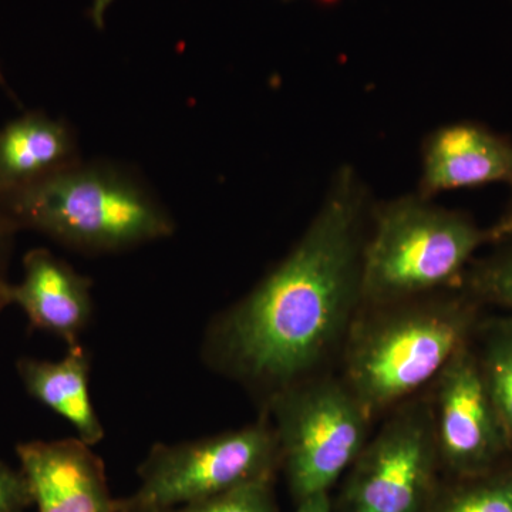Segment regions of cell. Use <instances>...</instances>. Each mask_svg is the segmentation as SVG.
Wrapping results in <instances>:
<instances>
[{
	"label": "cell",
	"instance_id": "1",
	"mask_svg": "<svg viewBox=\"0 0 512 512\" xmlns=\"http://www.w3.org/2000/svg\"><path fill=\"white\" fill-rule=\"evenodd\" d=\"M370 211L359 174L336 171L295 248L211 329L207 353L217 369L264 394L266 403L328 372L362 306Z\"/></svg>",
	"mask_w": 512,
	"mask_h": 512
},
{
	"label": "cell",
	"instance_id": "2",
	"mask_svg": "<svg viewBox=\"0 0 512 512\" xmlns=\"http://www.w3.org/2000/svg\"><path fill=\"white\" fill-rule=\"evenodd\" d=\"M473 305L453 289L360 306L340 350V377L373 419L434 382L470 342Z\"/></svg>",
	"mask_w": 512,
	"mask_h": 512
},
{
	"label": "cell",
	"instance_id": "3",
	"mask_svg": "<svg viewBox=\"0 0 512 512\" xmlns=\"http://www.w3.org/2000/svg\"><path fill=\"white\" fill-rule=\"evenodd\" d=\"M0 212L66 247L114 252L168 237L170 215L138 181L110 165L79 161L0 194Z\"/></svg>",
	"mask_w": 512,
	"mask_h": 512
},
{
	"label": "cell",
	"instance_id": "4",
	"mask_svg": "<svg viewBox=\"0 0 512 512\" xmlns=\"http://www.w3.org/2000/svg\"><path fill=\"white\" fill-rule=\"evenodd\" d=\"M494 238L419 192L377 205L363 247L362 306L453 289L477 249Z\"/></svg>",
	"mask_w": 512,
	"mask_h": 512
},
{
	"label": "cell",
	"instance_id": "5",
	"mask_svg": "<svg viewBox=\"0 0 512 512\" xmlns=\"http://www.w3.org/2000/svg\"><path fill=\"white\" fill-rule=\"evenodd\" d=\"M266 404L296 503L329 494L372 436L375 419L340 375L308 377Z\"/></svg>",
	"mask_w": 512,
	"mask_h": 512
},
{
	"label": "cell",
	"instance_id": "6",
	"mask_svg": "<svg viewBox=\"0 0 512 512\" xmlns=\"http://www.w3.org/2000/svg\"><path fill=\"white\" fill-rule=\"evenodd\" d=\"M346 471L333 512H426L441 470L429 397L390 410Z\"/></svg>",
	"mask_w": 512,
	"mask_h": 512
},
{
	"label": "cell",
	"instance_id": "7",
	"mask_svg": "<svg viewBox=\"0 0 512 512\" xmlns=\"http://www.w3.org/2000/svg\"><path fill=\"white\" fill-rule=\"evenodd\" d=\"M279 466L274 426L262 420L207 439L158 444L138 468L140 485L128 500L140 507L175 510L274 477Z\"/></svg>",
	"mask_w": 512,
	"mask_h": 512
},
{
	"label": "cell",
	"instance_id": "8",
	"mask_svg": "<svg viewBox=\"0 0 512 512\" xmlns=\"http://www.w3.org/2000/svg\"><path fill=\"white\" fill-rule=\"evenodd\" d=\"M441 470L457 478L494 470L512 446L470 343L426 389Z\"/></svg>",
	"mask_w": 512,
	"mask_h": 512
},
{
	"label": "cell",
	"instance_id": "9",
	"mask_svg": "<svg viewBox=\"0 0 512 512\" xmlns=\"http://www.w3.org/2000/svg\"><path fill=\"white\" fill-rule=\"evenodd\" d=\"M39 512H119L103 461L79 439L29 441L16 447Z\"/></svg>",
	"mask_w": 512,
	"mask_h": 512
},
{
	"label": "cell",
	"instance_id": "10",
	"mask_svg": "<svg viewBox=\"0 0 512 512\" xmlns=\"http://www.w3.org/2000/svg\"><path fill=\"white\" fill-rule=\"evenodd\" d=\"M512 184V141L481 124H447L434 130L423 144L419 194L481 185Z\"/></svg>",
	"mask_w": 512,
	"mask_h": 512
},
{
	"label": "cell",
	"instance_id": "11",
	"mask_svg": "<svg viewBox=\"0 0 512 512\" xmlns=\"http://www.w3.org/2000/svg\"><path fill=\"white\" fill-rule=\"evenodd\" d=\"M22 282L8 285L6 305H18L30 325L79 345L92 316V282L46 249H32L23 259Z\"/></svg>",
	"mask_w": 512,
	"mask_h": 512
},
{
	"label": "cell",
	"instance_id": "12",
	"mask_svg": "<svg viewBox=\"0 0 512 512\" xmlns=\"http://www.w3.org/2000/svg\"><path fill=\"white\" fill-rule=\"evenodd\" d=\"M77 163L70 127L29 111L0 128V194L35 183Z\"/></svg>",
	"mask_w": 512,
	"mask_h": 512
},
{
	"label": "cell",
	"instance_id": "13",
	"mask_svg": "<svg viewBox=\"0 0 512 512\" xmlns=\"http://www.w3.org/2000/svg\"><path fill=\"white\" fill-rule=\"evenodd\" d=\"M89 356L80 345L57 362L20 359L18 373L23 386L37 402L69 421L79 440L90 447L103 440V424L97 416L89 390Z\"/></svg>",
	"mask_w": 512,
	"mask_h": 512
},
{
	"label": "cell",
	"instance_id": "14",
	"mask_svg": "<svg viewBox=\"0 0 512 512\" xmlns=\"http://www.w3.org/2000/svg\"><path fill=\"white\" fill-rule=\"evenodd\" d=\"M439 487L426 512H512V467Z\"/></svg>",
	"mask_w": 512,
	"mask_h": 512
},
{
	"label": "cell",
	"instance_id": "15",
	"mask_svg": "<svg viewBox=\"0 0 512 512\" xmlns=\"http://www.w3.org/2000/svg\"><path fill=\"white\" fill-rule=\"evenodd\" d=\"M477 359L512 443V316L488 328Z\"/></svg>",
	"mask_w": 512,
	"mask_h": 512
},
{
	"label": "cell",
	"instance_id": "16",
	"mask_svg": "<svg viewBox=\"0 0 512 512\" xmlns=\"http://www.w3.org/2000/svg\"><path fill=\"white\" fill-rule=\"evenodd\" d=\"M272 483L274 477L259 478L170 512H276Z\"/></svg>",
	"mask_w": 512,
	"mask_h": 512
},
{
	"label": "cell",
	"instance_id": "17",
	"mask_svg": "<svg viewBox=\"0 0 512 512\" xmlns=\"http://www.w3.org/2000/svg\"><path fill=\"white\" fill-rule=\"evenodd\" d=\"M468 284L471 291L481 298L512 309V251L478 266Z\"/></svg>",
	"mask_w": 512,
	"mask_h": 512
},
{
	"label": "cell",
	"instance_id": "18",
	"mask_svg": "<svg viewBox=\"0 0 512 512\" xmlns=\"http://www.w3.org/2000/svg\"><path fill=\"white\" fill-rule=\"evenodd\" d=\"M33 505L32 491L23 471L0 461V512H25Z\"/></svg>",
	"mask_w": 512,
	"mask_h": 512
},
{
	"label": "cell",
	"instance_id": "19",
	"mask_svg": "<svg viewBox=\"0 0 512 512\" xmlns=\"http://www.w3.org/2000/svg\"><path fill=\"white\" fill-rule=\"evenodd\" d=\"M16 229L8 220L5 215L0 212V311L6 305V288L9 282L6 281V269H8L10 248H12V238Z\"/></svg>",
	"mask_w": 512,
	"mask_h": 512
},
{
	"label": "cell",
	"instance_id": "20",
	"mask_svg": "<svg viewBox=\"0 0 512 512\" xmlns=\"http://www.w3.org/2000/svg\"><path fill=\"white\" fill-rule=\"evenodd\" d=\"M295 512H333L329 494H318L296 503Z\"/></svg>",
	"mask_w": 512,
	"mask_h": 512
},
{
	"label": "cell",
	"instance_id": "21",
	"mask_svg": "<svg viewBox=\"0 0 512 512\" xmlns=\"http://www.w3.org/2000/svg\"><path fill=\"white\" fill-rule=\"evenodd\" d=\"M495 238L504 237V235L512 234V201L510 205V210L505 214L504 220L501 221V224L498 227L493 229Z\"/></svg>",
	"mask_w": 512,
	"mask_h": 512
},
{
	"label": "cell",
	"instance_id": "22",
	"mask_svg": "<svg viewBox=\"0 0 512 512\" xmlns=\"http://www.w3.org/2000/svg\"><path fill=\"white\" fill-rule=\"evenodd\" d=\"M119 512H170V510H156V508L140 507V505L131 503L130 500L119 501Z\"/></svg>",
	"mask_w": 512,
	"mask_h": 512
},
{
	"label": "cell",
	"instance_id": "23",
	"mask_svg": "<svg viewBox=\"0 0 512 512\" xmlns=\"http://www.w3.org/2000/svg\"><path fill=\"white\" fill-rule=\"evenodd\" d=\"M316 2L323 6H332L335 5V3H338L339 0H316Z\"/></svg>",
	"mask_w": 512,
	"mask_h": 512
},
{
	"label": "cell",
	"instance_id": "24",
	"mask_svg": "<svg viewBox=\"0 0 512 512\" xmlns=\"http://www.w3.org/2000/svg\"><path fill=\"white\" fill-rule=\"evenodd\" d=\"M0 86L6 87L5 76L2 74V70H0Z\"/></svg>",
	"mask_w": 512,
	"mask_h": 512
}]
</instances>
